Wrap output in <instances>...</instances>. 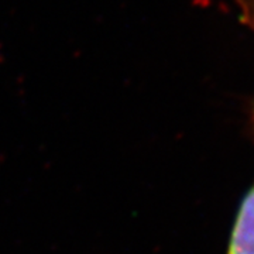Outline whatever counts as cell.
<instances>
[{
  "label": "cell",
  "mask_w": 254,
  "mask_h": 254,
  "mask_svg": "<svg viewBox=\"0 0 254 254\" xmlns=\"http://www.w3.org/2000/svg\"><path fill=\"white\" fill-rule=\"evenodd\" d=\"M227 254H254V185L240 206Z\"/></svg>",
  "instance_id": "6da1fadb"
}]
</instances>
